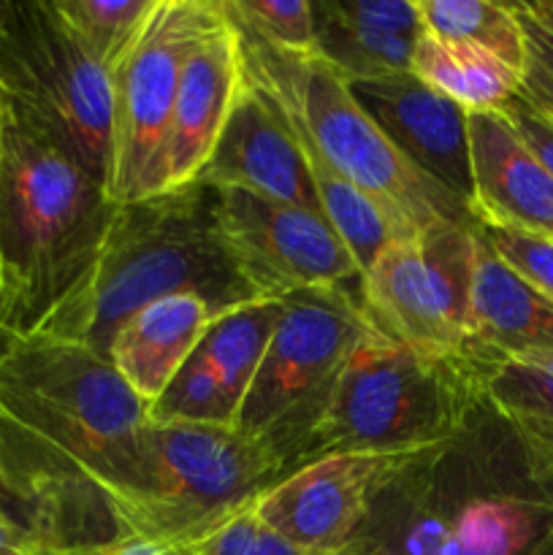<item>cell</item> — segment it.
<instances>
[{
	"mask_svg": "<svg viewBox=\"0 0 553 555\" xmlns=\"http://www.w3.org/2000/svg\"><path fill=\"white\" fill-rule=\"evenodd\" d=\"M211 318V307L195 293L157 298L119 325L108 361L146 406L155 404L201 345Z\"/></svg>",
	"mask_w": 553,
	"mask_h": 555,
	"instance_id": "cell-18",
	"label": "cell"
},
{
	"mask_svg": "<svg viewBox=\"0 0 553 555\" xmlns=\"http://www.w3.org/2000/svg\"><path fill=\"white\" fill-rule=\"evenodd\" d=\"M0 555H54V547L38 531L0 515Z\"/></svg>",
	"mask_w": 553,
	"mask_h": 555,
	"instance_id": "cell-35",
	"label": "cell"
},
{
	"mask_svg": "<svg viewBox=\"0 0 553 555\" xmlns=\"http://www.w3.org/2000/svg\"><path fill=\"white\" fill-rule=\"evenodd\" d=\"M331 3L345 20L369 30L401 38H417V33L423 30L415 0H331Z\"/></svg>",
	"mask_w": 553,
	"mask_h": 555,
	"instance_id": "cell-32",
	"label": "cell"
},
{
	"mask_svg": "<svg viewBox=\"0 0 553 555\" xmlns=\"http://www.w3.org/2000/svg\"><path fill=\"white\" fill-rule=\"evenodd\" d=\"M220 11L231 25L255 33L271 47L296 54L318 52L309 0H220Z\"/></svg>",
	"mask_w": 553,
	"mask_h": 555,
	"instance_id": "cell-27",
	"label": "cell"
},
{
	"mask_svg": "<svg viewBox=\"0 0 553 555\" xmlns=\"http://www.w3.org/2000/svg\"><path fill=\"white\" fill-rule=\"evenodd\" d=\"M466 345L477 377L497 361L553 352V301L493 253L477 222L466 298Z\"/></svg>",
	"mask_w": 553,
	"mask_h": 555,
	"instance_id": "cell-17",
	"label": "cell"
},
{
	"mask_svg": "<svg viewBox=\"0 0 553 555\" xmlns=\"http://www.w3.org/2000/svg\"><path fill=\"white\" fill-rule=\"evenodd\" d=\"M198 182L206 188H242L282 204L320 211L307 155L291 125L244 76Z\"/></svg>",
	"mask_w": 553,
	"mask_h": 555,
	"instance_id": "cell-14",
	"label": "cell"
},
{
	"mask_svg": "<svg viewBox=\"0 0 553 555\" xmlns=\"http://www.w3.org/2000/svg\"><path fill=\"white\" fill-rule=\"evenodd\" d=\"M526 555H553V531H548V534L542 537V540L537 542V545Z\"/></svg>",
	"mask_w": 553,
	"mask_h": 555,
	"instance_id": "cell-38",
	"label": "cell"
},
{
	"mask_svg": "<svg viewBox=\"0 0 553 555\" xmlns=\"http://www.w3.org/2000/svg\"><path fill=\"white\" fill-rule=\"evenodd\" d=\"M0 345H3V339H0Z\"/></svg>",
	"mask_w": 553,
	"mask_h": 555,
	"instance_id": "cell-39",
	"label": "cell"
},
{
	"mask_svg": "<svg viewBox=\"0 0 553 555\" xmlns=\"http://www.w3.org/2000/svg\"><path fill=\"white\" fill-rule=\"evenodd\" d=\"M369 328L361 298L347 287L282 298L280 323L233 426L269 448L282 469H296L342 366Z\"/></svg>",
	"mask_w": 553,
	"mask_h": 555,
	"instance_id": "cell-8",
	"label": "cell"
},
{
	"mask_svg": "<svg viewBox=\"0 0 553 555\" xmlns=\"http://www.w3.org/2000/svg\"><path fill=\"white\" fill-rule=\"evenodd\" d=\"M312 14L318 54L325 63L334 65L347 81L410 70L415 38L390 36V33L352 25L334 9L331 0L312 3Z\"/></svg>",
	"mask_w": 553,
	"mask_h": 555,
	"instance_id": "cell-22",
	"label": "cell"
},
{
	"mask_svg": "<svg viewBox=\"0 0 553 555\" xmlns=\"http://www.w3.org/2000/svg\"><path fill=\"white\" fill-rule=\"evenodd\" d=\"M497 421V417H493ZM513 437L529 480L553 504V421H499Z\"/></svg>",
	"mask_w": 553,
	"mask_h": 555,
	"instance_id": "cell-31",
	"label": "cell"
},
{
	"mask_svg": "<svg viewBox=\"0 0 553 555\" xmlns=\"http://www.w3.org/2000/svg\"><path fill=\"white\" fill-rule=\"evenodd\" d=\"M5 125H9V98H5L3 81H0V150H3V135H5Z\"/></svg>",
	"mask_w": 553,
	"mask_h": 555,
	"instance_id": "cell-37",
	"label": "cell"
},
{
	"mask_svg": "<svg viewBox=\"0 0 553 555\" xmlns=\"http://www.w3.org/2000/svg\"><path fill=\"white\" fill-rule=\"evenodd\" d=\"M282 475L280 459L236 426L146 421L133 482L106 513L114 531L198 542Z\"/></svg>",
	"mask_w": 553,
	"mask_h": 555,
	"instance_id": "cell-6",
	"label": "cell"
},
{
	"mask_svg": "<svg viewBox=\"0 0 553 555\" xmlns=\"http://www.w3.org/2000/svg\"><path fill=\"white\" fill-rule=\"evenodd\" d=\"M146 404L106 356L47 339L0 345V439L68 524L79 491L103 509L133 482Z\"/></svg>",
	"mask_w": 553,
	"mask_h": 555,
	"instance_id": "cell-1",
	"label": "cell"
},
{
	"mask_svg": "<svg viewBox=\"0 0 553 555\" xmlns=\"http://www.w3.org/2000/svg\"><path fill=\"white\" fill-rule=\"evenodd\" d=\"M231 27L244 81L285 117L293 135L325 166L380 201L415 233L475 222L464 201L417 171L385 139L334 65L318 52H285L244 27Z\"/></svg>",
	"mask_w": 553,
	"mask_h": 555,
	"instance_id": "cell-4",
	"label": "cell"
},
{
	"mask_svg": "<svg viewBox=\"0 0 553 555\" xmlns=\"http://www.w3.org/2000/svg\"><path fill=\"white\" fill-rule=\"evenodd\" d=\"M374 545H377V534L366 529L339 551H307V547L293 545L260 524L253 496L195 542V555H369Z\"/></svg>",
	"mask_w": 553,
	"mask_h": 555,
	"instance_id": "cell-25",
	"label": "cell"
},
{
	"mask_svg": "<svg viewBox=\"0 0 553 555\" xmlns=\"http://www.w3.org/2000/svg\"><path fill=\"white\" fill-rule=\"evenodd\" d=\"M410 70L428 87L459 103L466 114L502 108L518 95L520 74L497 54L464 41L421 30L412 47Z\"/></svg>",
	"mask_w": 553,
	"mask_h": 555,
	"instance_id": "cell-20",
	"label": "cell"
},
{
	"mask_svg": "<svg viewBox=\"0 0 553 555\" xmlns=\"http://www.w3.org/2000/svg\"><path fill=\"white\" fill-rule=\"evenodd\" d=\"M369 555H407V553L399 551V547L388 540V534H377V545H374V551Z\"/></svg>",
	"mask_w": 553,
	"mask_h": 555,
	"instance_id": "cell-36",
	"label": "cell"
},
{
	"mask_svg": "<svg viewBox=\"0 0 553 555\" xmlns=\"http://www.w3.org/2000/svg\"><path fill=\"white\" fill-rule=\"evenodd\" d=\"M242 87V57L233 27L220 25L190 52L160 157V193L198 182Z\"/></svg>",
	"mask_w": 553,
	"mask_h": 555,
	"instance_id": "cell-15",
	"label": "cell"
},
{
	"mask_svg": "<svg viewBox=\"0 0 553 555\" xmlns=\"http://www.w3.org/2000/svg\"><path fill=\"white\" fill-rule=\"evenodd\" d=\"M54 555H195V542L155 540V537L112 531L108 537L60 547Z\"/></svg>",
	"mask_w": 553,
	"mask_h": 555,
	"instance_id": "cell-33",
	"label": "cell"
},
{
	"mask_svg": "<svg viewBox=\"0 0 553 555\" xmlns=\"http://www.w3.org/2000/svg\"><path fill=\"white\" fill-rule=\"evenodd\" d=\"M0 81L11 112L57 141L108 193L112 76L76 41L52 0H0Z\"/></svg>",
	"mask_w": 553,
	"mask_h": 555,
	"instance_id": "cell-7",
	"label": "cell"
},
{
	"mask_svg": "<svg viewBox=\"0 0 553 555\" xmlns=\"http://www.w3.org/2000/svg\"><path fill=\"white\" fill-rule=\"evenodd\" d=\"M472 247L475 222L383 249L358 282L369 325L434 361L475 369L466 345Z\"/></svg>",
	"mask_w": 553,
	"mask_h": 555,
	"instance_id": "cell-10",
	"label": "cell"
},
{
	"mask_svg": "<svg viewBox=\"0 0 553 555\" xmlns=\"http://www.w3.org/2000/svg\"><path fill=\"white\" fill-rule=\"evenodd\" d=\"M222 22L211 0H157L144 30L112 74L114 204L160 193V157L184 60Z\"/></svg>",
	"mask_w": 553,
	"mask_h": 555,
	"instance_id": "cell-9",
	"label": "cell"
},
{
	"mask_svg": "<svg viewBox=\"0 0 553 555\" xmlns=\"http://www.w3.org/2000/svg\"><path fill=\"white\" fill-rule=\"evenodd\" d=\"M423 30L450 41H464L497 54L524 70V30L510 3L491 0H415Z\"/></svg>",
	"mask_w": 553,
	"mask_h": 555,
	"instance_id": "cell-23",
	"label": "cell"
},
{
	"mask_svg": "<svg viewBox=\"0 0 553 555\" xmlns=\"http://www.w3.org/2000/svg\"><path fill=\"white\" fill-rule=\"evenodd\" d=\"M445 450L412 453H334L285 472L255 496L266 529L307 551H339L372 518L374 504L412 469Z\"/></svg>",
	"mask_w": 553,
	"mask_h": 555,
	"instance_id": "cell-12",
	"label": "cell"
},
{
	"mask_svg": "<svg viewBox=\"0 0 553 555\" xmlns=\"http://www.w3.org/2000/svg\"><path fill=\"white\" fill-rule=\"evenodd\" d=\"M236 401L228 396L226 385L215 372L190 356V361L179 369L173 383L163 390L155 404L146 406L150 423H217V426H233L236 421Z\"/></svg>",
	"mask_w": 553,
	"mask_h": 555,
	"instance_id": "cell-26",
	"label": "cell"
},
{
	"mask_svg": "<svg viewBox=\"0 0 553 555\" xmlns=\"http://www.w3.org/2000/svg\"><path fill=\"white\" fill-rule=\"evenodd\" d=\"M347 85L385 139L417 171L470 206V133L466 112L459 103L428 87L412 70L352 79Z\"/></svg>",
	"mask_w": 553,
	"mask_h": 555,
	"instance_id": "cell-13",
	"label": "cell"
},
{
	"mask_svg": "<svg viewBox=\"0 0 553 555\" xmlns=\"http://www.w3.org/2000/svg\"><path fill=\"white\" fill-rule=\"evenodd\" d=\"M524 30V70L518 98L553 122V0L510 3Z\"/></svg>",
	"mask_w": 553,
	"mask_h": 555,
	"instance_id": "cell-28",
	"label": "cell"
},
{
	"mask_svg": "<svg viewBox=\"0 0 553 555\" xmlns=\"http://www.w3.org/2000/svg\"><path fill=\"white\" fill-rule=\"evenodd\" d=\"M0 515L38 531L57 551V513L0 439Z\"/></svg>",
	"mask_w": 553,
	"mask_h": 555,
	"instance_id": "cell-29",
	"label": "cell"
},
{
	"mask_svg": "<svg viewBox=\"0 0 553 555\" xmlns=\"http://www.w3.org/2000/svg\"><path fill=\"white\" fill-rule=\"evenodd\" d=\"M155 3L157 0H52L65 27L108 76L141 36Z\"/></svg>",
	"mask_w": 553,
	"mask_h": 555,
	"instance_id": "cell-24",
	"label": "cell"
},
{
	"mask_svg": "<svg viewBox=\"0 0 553 555\" xmlns=\"http://www.w3.org/2000/svg\"><path fill=\"white\" fill-rule=\"evenodd\" d=\"M480 225V222H477ZM483 236L491 244L493 253L524 276L535 291H540L548 301H553V242L504 225H480Z\"/></svg>",
	"mask_w": 553,
	"mask_h": 555,
	"instance_id": "cell-30",
	"label": "cell"
},
{
	"mask_svg": "<svg viewBox=\"0 0 553 555\" xmlns=\"http://www.w3.org/2000/svg\"><path fill=\"white\" fill-rule=\"evenodd\" d=\"M173 293H195L215 314L263 301L222 247L211 188L201 182L114 206L81 280L25 339L65 341L108 358L119 325Z\"/></svg>",
	"mask_w": 553,
	"mask_h": 555,
	"instance_id": "cell-2",
	"label": "cell"
},
{
	"mask_svg": "<svg viewBox=\"0 0 553 555\" xmlns=\"http://www.w3.org/2000/svg\"><path fill=\"white\" fill-rule=\"evenodd\" d=\"M472 163L470 215L553 242V177L499 108L466 114Z\"/></svg>",
	"mask_w": 553,
	"mask_h": 555,
	"instance_id": "cell-16",
	"label": "cell"
},
{
	"mask_svg": "<svg viewBox=\"0 0 553 555\" xmlns=\"http://www.w3.org/2000/svg\"><path fill=\"white\" fill-rule=\"evenodd\" d=\"M499 112L507 117V122L513 125L515 133L520 135L526 146H529L531 155L545 166V171L553 177V122L545 119L542 114H537L529 103L520 101L518 95L510 98Z\"/></svg>",
	"mask_w": 553,
	"mask_h": 555,
	"instance_id": "cell-34",
	"label": "cell"
},
{
	"mask_svg": "<svg viewBox=\"0 0 553 555\" xmlns=\"http://www.w3.org/2000/svg\"><path fill=\"white\" fill-rule=\"evenodd\" d=\"M217 233L258 298L361 282L356 260L320 211L242 188H211Z\"/></svg>",
	"mask_w": 553,
	"mask_h": 555,
	"instance_id": "cell-11",
	"label": "cell"
},
{
	"mask_svg": "<svg viewBox=\"0 0 553 555\" xmlns=\"http://www.w3.org/2000/svg\"><path fill=\"white\" fill-rule=\"evenodd\" d=\"M282 314V298H263L215 314L195 356L220 377L228 396L242 406Z\"/></svg>",
	"mask_w": 553,
	"mask_h": 555,
	"instance_id": "cell-21",
	"label": "cell"
},
{
	"mask_svg": "<svg viewBox=\"0 0 553 555\" xmlns=\"http://www.w3.org/2000/svg\"><path fill=\"white\" fill-rule=\"evenodd\" d=\"M480 410L477 372L369 328L342 366L298 466L334 453L445 450Z\"/></svg>",
	"mask_w": 553,
	"mask_h": 555,
	"instance_id": "cell-5",
	"label": "cell"
},
{
	"mask_svg": "<svg viewBox=\"0 0 553 555\" xmlns=\"http://www.w3.org/2000/svg\"><path fill=\"white\" fill-rule=\"evenodd\" d=\"M114 201L9 108L0 150V339H25L90 266Z\"/></svg>",
	"mask_w": 553,
	"mask_h": 555,
	"instance_id": "cell-3",
	"label": "cell"
},
{
	"mask_svg": "<svg viewBox=\"0 0 553 555\" xmlns=\"http://www.w3.org/2000/svg\"><path fill=\"white\" fill-rule=\"evenodd\" d=\"M553 531V504L529 480L470 499L448 520L437 555H526Z\"/></svg>",
	"mask_w": 553,
	"mask_h": 555,
	"instance_id": "cell-19",
	"label": "cell"
}]
</instances>
